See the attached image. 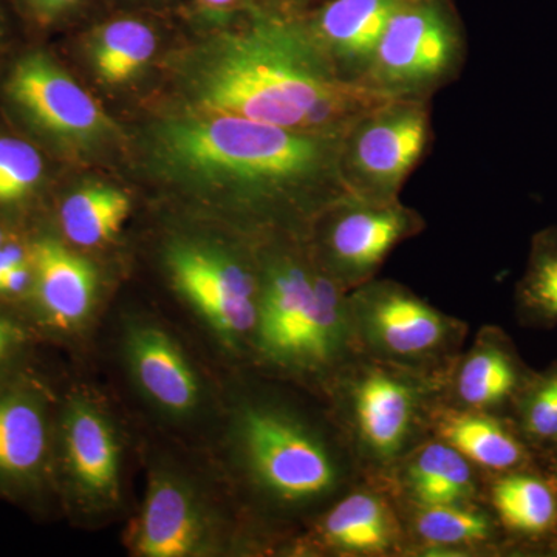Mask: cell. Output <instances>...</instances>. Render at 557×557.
Listing matches in <instances>:
<instances>
[{
  "instance_id": "4316f807",
  "label": "cell",
  "mask_w": 557,
  "mask_h": 557,
  "mask_svg": "<svg viewBox=\"0 0 557 557\" xmlns=\"http://www.w3.org/2000/svg\"><path fill=\"white\" fill-rule=\"evenodd\" d=\"M38 150L13 137H0V205L24 200L42 177Z\"/></svg>"
},
{
  "instance_id": "3957f363",
  "label": "cell",
  "mask_w": 557,
  "mask_h": 557,
  "mask_svg": "<svg viewBox=\"0 0 557 557\" xmlns=\"http://www.w3.org/2000/svg\"><path fill=\"white\" fill-rule=\"evenodd\" d=\"M233 440L252 493L281 516L314 519L366 479L329 406L313 418L277 399H244Z\"/></svg>"
},
{
  "instance_id": "e575fe53",
  "label": "cell",
  "mask_w": 557,
  "mask_h": 557,
  "mask_svg": "<svg viewBox=\"0 0 557 557\" xmlns=\"http://www.w3.org/2000/svg\"><path fill=\"white\" fill-rule=\"evenodd\" d=\"M541 556L557 557V533L556 536L545 545L544 552H542Z\"/></svg>"
},
{
  "instance_id": "d6a6232c",
  "label": "cell",
  "mask_w": 557,
  "mask_h": 557,
  "mask_svg": "<svg viewBox=\"0 0 557 557\" xmlns=\"http://www.w3.org/2000/svg\"><path fill=\"white\" fill-rule=\"evenodd\" d=\"M14 344H16V332H14L9 322L0 319V362L9 357Z\"/></svg>"
},
{
  "instance_id": "ba28073f",
  "label": "cell",
  "mask_w": 557,
  "mask_h": 557,
  "mask_svg": "<svg viewBox=\"0 0 557 557\" xmlns=\"http://www.w3.org/2000/svg\"><path fill=\"white\" fill-rule=\"evenodd\" d=\"M428 101V97L392 98L350 124L339 146L341 180L348 194L366 200H399L431 137Z\"/></svg>"
},
{
  "instance_id": "9a60e30c",
  "label": "cell",
  "mask_w": 557,
  "mask_h": 557,
  "mask_svg": "<svg viewBox=\"0 0 557 557\" xmlns=\"http://www.w3.org/2000/svg\"><path fill=\"white\" fill-rule=\"evenodd\" d=\"M485 504L507 537V556H541L557 533V483L536 467L486 475Z\"/></svg>"
},
{
  "instance_id": "603a6c76",
  "label": "cell",
  "mask_w": 557,
  "mask_h": 557,
  "mask_svg": "<svg viewBox=\"0 0 557 557\" xmlns=\"http://www.w3.org/2000/svg\"><path fill=\"white\" fill-rule=\"evenodd\" d=\"M49 456L46 405L27 391L0 394V483H35Z\"/></svg>"
},
{
  "instance_id": "8992f818",
  "label": "cell",
  "mask_w": 557,
  "mask_h": 557,
  "mask_svg": "<svg viewBox=\"0 0 557 557\" xmlns=\"http://www.w3.org/2000/svg\"><path fill=\"white\" fill-rule=\"evenodd\" d=\"M348 310L359 354L450 380L467 341V322L398 282L376 278L348 293Z\"/></svg>"
},
{
  "instance_id": "5b68a950",
  "label": "cell",
  "mask_w": 557,
  "mask_h": 557,
  "mask_svg": "<svg viewBox=\"0 0 557 557\" xmlns=\"http://www.w3.org/2000/svg\"><path fill=\"white\" fill-rule=\"evenodd\" d=\"M448 384L362 354L341 370L324 399L366 479L386 483L399 461L431 437V416Z\"/></svg>"
},
{
  "instance_id": "d590c367",
  "label": "cell",
  "mask_w": 557,
  "mask_h": 557,
  "mask_svg": "<svg viewBox=\"0 0 557 557\" xmlns=\"http://www.w3.org/2000/svg\"><path fill=\"white\" fill-rule=\"evenodd\" d=\"M0 245H3V234H2V230H0Z\"/></svg>"
},
{
  "instance_id": "cb8c5ba5",
  "label": "cell",
  "mask_w": 557,
  "mask_h": 557,
  "mask_svg": "<svg viewBox=\"0 0 557 557\" xmlns=\"http://www.w3.org/2000/svg\"><path fill=\"white\" fill-rule=\"evenodd\" d=\"M156 28L150 22L123 16L91 32V67L106 84H123L138 75L157 50Z\"/></svg>"
},
{
  "instance_id": "f546056e",
  "label": "cell",
  "mask_w": 557,
  "mask_h": 557,
  "mask_svg": "<svg viewBox=\"0 0 557 557\" xmlns=\"http://www.w3.org/2000/svg\"><path fill=\"white\" fill-rule=\"evenodd\" d=\"M33 271L27 262L14 267L2 278H0V295H16L24 292L30 285Z\"/></svg>"
},
{
  "instance_id": "5bb4252c",
  "label": "cell",
  "mask_w": 557,
  "mask_h": 557,
  "mask_svg": "<svg viewBox=\"0 0 557 557\" xmlns=\"http://www.w3.org/2000/svg\"><path fill=\"white\" fill-rule=\"evenodd\" d=\"M410 0H324L299 14L339 78L362 84L388 22Z\"/></svg>"
},
{
  "instance_id": "4dcf8cb0",
  "label": "cell",
  "mask_w": 557,
  "mask_h": 557,
  "mask_svg": "<svg viewBox=\"0 0 557 557\" xmlns=\"http://www.w3.org/2000/svg\"><path fill=\"white\" fill-rule=\"evenodd\" d=\"M27 262L24 251L17 245H0V278L14 267Z\"/></svg>"
},
{
  "instance_id": "ffe728a7",
  "label": "cell",
  "mask_w": 557,
  "mask_h": 557,
  "mask_svg": "<svg viewBox=\"0 0 557 557\" xmlns=\"http://www.w3.org/2000/svg\"><path fill=\"white\" fill-rule=\"evenodd\" d=\"M431 437L448 443L485 475L536 467V450L500 413L458 408L440 401L431 416Z\"/></svg>"
},
{
  "instance_id": "277c9868",
  "label": "cell",
  "mask_w": 557,
  "mask_h": 557,
  "mask_svg": "<svg viewBox=\"0 0 557 557\" xmlns=\"http://www.w3.org/2000/svg\"><path fill=\"white\" fill-rule=\"evenodd\" d=\"M259 273L252 351L269 368L313 384L324 398L341 370L359 355L348 293L310 252H269Z\"/></svg>"
},
{
  "instance_id": "f1b7e54d",
  "label": "cell",
  "mask_w": 557,
  "mask_h": 557,
  "mask_svg": "<svg viewBox=\"0 0 557 557\" xmlns=\"http://www.w3.org/2000/svg\"><path fill=\"white\" fill-rule=\"evenodd\" d=\"M194 3L208 13L228 17L259 7V0H194Z\"/></svg>"
},
{
  "instance_id": "2e32d148",
  "label": "cell",
  "mask_w": 557,
  "mask_h": 557,
  "mask_svg": "<svg viewBox=\"0 0 557 557\" xmlns=\"http://www.w3.org/2000/svg\"><path fill=\"white\" fill-rule=\"evenodd\" d=\"M512 339L500 327L479 330L450 375L446 401L458 408L507 416L512 399L533 375Z\"/></svg>"
},
{
  "instance_id": "4fadbf2b",
  "label": "cell",
  "mask_w": 557,
  "mask_h": 557,
  "mask_svg": "<svg viewBox=\"0 0 557 557\" xmlns=\"http://www.w3.org/2000/svg\"><path fill=\"white\" fill-rule=\"evenodd\" d=\"M214 531L207 505L182 475L168 469H159L150 475L134 533L138 555L199 556L211 547Z\"/></svg>"
},
{
  "instance_id": "83f0119b",
  "label": "cell",
  "mask_w": 557,
  "mask_h": 557,
  "mask_svg": "<svg viewBox=\"0 0 557 557\" xmlns=\"http://www.w3.org/2000/svg\"><path fill=\"white\" fill-rule=\"evenodd\" d=\"M25 2L36 20L54 22L75 13L83 5L84 0H25Z\"/></svg>"
},
{
  "instance_id": "30bf717a",
  "label": "cell",
  "mask_w": 557,
  "mask_h": 557,
  "mask_svg": "<svg viewBox=\"0 0 557 557\" xmlns=\"http://www.w3.org/2000/svg\"><path fill=\"white\" fill-rule=\"evenodd\" d=\"M175 287L205 319L223 346L251 348L258 322L260 273L218 247L180 242L168 251Z\"/></svg>"
},
{
  "instance_id": "52a82bcc",
  "label": "cell",
  "mask_w": 557,
  "mask_h": 557,
  "mask_svg": "<svg viewBox=\"0 0 557 557\" xmlns=\"http://www.w3.org/2000/svg\"><path fill=\"white\" fill-rule=\"evenodd\" d=\"M463 30L450 0H410L395 13L362 84L392 98L428 97L460 67Z\"/></svg>"
},
{
  "instance_id": "1f68e13d",
  "label": "cell",
  "mask_w": 557,
  "mask_h": 557,
  "mask_svg": "<svg viewBox=\"0 0 557 557\" xmlns=\"http://www.w3.org/2000/svg\"><path fill=\"white\" fill-rule=\"evenodd\" d=\"M309 2L310 0H263L259 7L288 14V16H299L304 11H307V3Z\"/></svg>"
},
{
  "instance_id": "d4e9b609",
  "label": "cell",
  "mask_w": 557,
  "mask_h": 557,
  "mask_svg": "<svg viewBox=\"0 0 557 557\" xmlns=\"http://www.w3.org/2000/svg\"><path fill=\"white\" fill-rule=\"evenodd\" d=\"M131 208L124 190L109 185L86 186L70 194L62 203V230L78 247H98L120 233Z\"/></svg>"
},
{
  "instance_id": "484cf974",
  "label": "cell",
  "mask_w": 557,
  "mask_h": 557,
  "mask_svg": "<svg viewBox=\"0 0 557 557\" xmlns=\"http://www.w3.org/2000/svg\"><path fill=\"white\" fill-rule=\"evenodd\" d=\"M516 318L530 329L557 325V226H548L531 239L525 271L515 293Z\"/></svg>"
},
{
  "instance_id": "44dd1931",
  "label": "cell",
  "mask_w": 557,
  "mask_h": 557,
  "mask_svg": "<svg viewBox=\"0 0 557 557\" xmlns=\"http://www.w3.org/2000/svg\"><path fill=\"white\" fill-rule=\"evenodd\" d=\"M124 354L139 391L157 408L185 417L200 405L196 370L164 330L149 322H135L124 338Z\"/></svg>"
},
{
  "instance_id": "8fae6325",
  "label": "cell",
  "mask_w": 557,
  "mask_h": 557,
  "mask_svg": "<svg viewBox=\"0 0 557 557\" xmlns=\"http://www.w3.org/2000/svg\"><path fill=\"white\" fill-rule=\"evenodd\" d=\"M5 90L35 129L62 145L87 148L112 129L101 106L47 54L21 58Z\"/></svg>"
},
{
  "instance_id": "836d02e7",
  "label": "cell",
  "mask_w": 557,
  "mask_h": 557,
  "mask_svg": "<svg viewBox=\"0 0 557 557\" xmlns=\"http://www.w3.org/2000/svg\"><path fill=\"white\" fill-rule=\"evenodd\" d=\"M539 465H541V468L544 469L545 472H548L552 479L557 483V449L539 457Z\"/></svg>"
},
{
  "instance_id": "7c38bea8",
  "label": "cell",
  "mask_w": 557,
  "mask_h": 557,
  "mask_svg": "<svg viewBox=\"0 0 557 557\" xmlns=\"http://www.w3.org/2000/svg\"><path fill=\"white\" fill-rule=\"evenodd\" d=\"M307 547L339 557L410 556L397 498L386 483L362 479L311 520Z\"/></svg>"
},
{
  "instance_id": "6da1fadb",
  "label": "cell",
  "mask_w": 557,
  "mask_h": 557,
  "mask_svg": "<svg viewBox=\"0 0 557 557\" xmlns=\"http://www.w3.org/2000/svg\"><path fill=\"white\" fill-rule=\"evenodd\" d=\"M183 90L193 113L240 116L285 129L344 135L392 100L339 78L299 16L255 7L194 49Z\"/></svg>"
},
{
  "instance_id": "7a4b0ae2",
  "label": "cell",
  "mask_w": 557,
  "mask_h": 557,
  "mask_svg": "<svg viewBox=\"0 0 557 557\" xmlns=\"http://www.w3.org/2000/svg\"><path fill=\"white\" fill-rule=\"evenodd\" d=\"M341 138L190 113L160 127L156 156L171 177L222 193L259 228L298 222L310 230L348 194L339 172Z\"/></svg>"
},
{
  "instance_id": "e0dca14e",
  "label": "cell",
  "mask_w": 557,
  "mask_h": 557,
  "mask_svg": "<svg viewBox=\"0 0 557 557\" xmlns=\"http://www.w3.org/2000/svg\"><path fill=\"white\" fill-rule=\"evenodd\" d=\"M398 505L412 545L410 556H507V537L485 502Z\"/></svg>"
},
{
  "instance_id": "9c48e42d",
  "label": "cell",
  "mask_w": 557,
  "mask_h": 557,
  "mask_svg": "<svg viewBox=\"0 0 557 557\" xmlns=\"http://www.w3.org/2000/svg\"><path fill=\"white\" fill-rule=\"evenodd\" d=\"M310 255L350 293L375 278L387 256L424 228L423 218L399 200L341 197L311 223Z\"/></svg>"
},
{
  "instance_id": "ac0fdd59",
  "label": "cell",
  "mask_w": 557,
  "mask_h": 557,
  "mask_svg": "<svg viewBox=\"0 0 557 557\" xmlns=\"http://www.w3.org/2000/svg\"><path fill=\"white\" fill-rule=\"evenodd\" d=\"M486 475L448 443L429 437L386 480L398 504L413 507L485 502Z\"/></svg>"
},
{
  "instance_id": "d6986e66",
  "label": "cell",
  "mask_w": 557,
  "mask_h": 557,
  "mask_svg": "<svg viewBox=\"0 0 557 557\" xmlns=\"http://www.w3.org/2000/svg\"><path fill=\"white\" fill-rule=\"evenodd\" d=\"M62 446L69 478L79 496L95 505L119 500V438L108 417L89 399H72L65 408Z\"/></svg>"
},
{
  "instance_id": "7402d4cb",
  "label": "cell",
  "mask_w": 557,
  "mask_h": 557,
  "mask_svg": "<svg viewBox=\"0 0 557 557\" xmlns=\"http://www.w3.org/2000/svg\"><path fill=\"white\" fill-rule=\"evenodd\" d=\"M39 309L51 325L73 329L89 318L97 299V271L61 242L44 237L32 248Z\"/></svg>"
}]
</instances>
